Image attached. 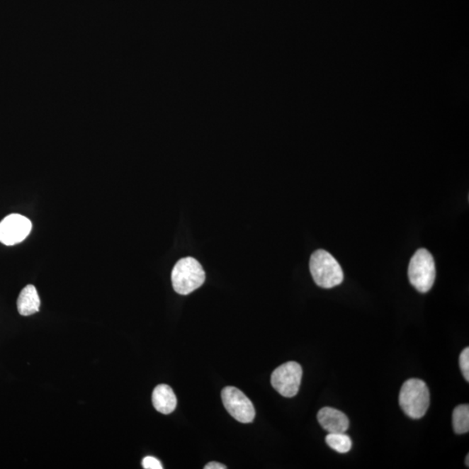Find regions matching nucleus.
I'll list each match as a JSON object with an SVG mask.
<instances>
[{
	"instance_id": "obj_11",
	"label": "nucleus",
	"mask_w": 469,
	"mask_h": 469,
	"mask_svg": "<svg viewBox=\"0 0 469 469\" xmlns=\"http://www.w3.org/2000/svg\"><path fill=\"white\" fill-rule=\"evenodd\" d=\"M453 426L455 432L459 434L469 431V406L461 405L456 407L453 412Z\"/></svg>"
},
{
	"instance_id": "obj_14",
	"label": "nucleus",
	"mask_w": 469,
	"mask_h": 469,
	"mask_svg": "<svg viewBox=\"0 0 469 469\" xmlns=\"http://www.w3.org/2000/svg\"><path fill=\"white\" fill-rule=\"evenodd\" d=\"M142 465L145 469H162L163 466L160 461L155 457L147 456L142 461Z\"/></svg>"
},
{
	"instance_id": "obj_13",
	"label": "nucleus",
	"mask_w": 469,
	"mask_h": 469,
	"mask_svg": "<svg viewBox=\"0 0 469 469\" xmlns=\"http://www.w3.org/2000/svg\"><path fill=\"white\" fill-rule=\"evenodd\" d=\"M460 371L463 372L464 378L467 382L469 380V349H463L460 356Z\"/></svg>"
},
{
	"instance_id": "obj_8",
	"label": "nucleus",
	"mask_w": 469,
	"mask_h": 469,
	"mask_svg": "<svg viewBox=\"0 0 469 469\" xmlns=\"http://www.w3.org/2000/svg\"><path fill=\"white\" fill-rule=\"evenodd\" d=\"M319 424L329 433H345L349 426V422L341 411L325 407L317 414Z\"/></svg>"
},
{
	"instance_id": "obj_12",
	"label": "nucleus",
	"mask_w": 469,
	"mask_h": 469,
	"mask_svg": "<svg viewBox=\"0 0 469 469\" xmlns=\"http://www.w3.org/2000/svg\"><path fill=\"white\" fill-rule=\"evenodd\" d=\"M325 441L329 447L338 453H348L352 448L351 437L345 433H329Z\"/></svg>"
},
{
	"instance_id": "obj_3",
	"label": "nucleus",
	"mask_w": 469,
	"mask_h": 469,
	"mask_svg": "<svg viewBox=\"0 0 469 469\" xmlns=\"http://www.w3.org/2000/svg\"><path fill=\"white\" fill-rule=\"evenodd\" d=\"M205 281V272L193 257L180 259L171 272L173 289L180 295L191 294L201 287Z\"/></svg>"
},
{
	"instance_id": "obj_10",
	"label": "nucleus",
	"mask_w": 469,
	"mask_h": 469,
	"mask_svg": "<svg viewBox=\"0 0 469 469\" xmlns=\"http://www.w3.org/2000/svg\"><path fill=\"white\" fill-rule=\"evenodd\" d=\"M40 299L36 288L29 284L26 286L18 295L17 307L21 316H30L40 311Z\"/></svg>"
},
{
	"instance_id": "obj_4",
	"label": "nucleus",
	"mask_w": 469,
	"mask_h": 469,
	"mask_svg": "<svg viewBox=\"0 0 469 469\" xmlns=\"http://www.w3.org/2000/svg\"><path fill=\"white\" fill-rule=\"evenodd\" d=\"M436 276V264L433 256L426 249H418L409 265L410 283L421 293H426L432 289Z\"/></svg>"
},
{
	"instance_id": "obj_2",
	"label": "nucleus",
	"mask_w": 469,
	"mask_h": 469,
	"mask_svg": "<svg viewBox=\"0 0 469 469\" xmlns=\"http://www.w3.org/2000/svg\"><path fill=\"white\" fill-rule=\"evenodd\" d=\"M310 270L315 283L324 289H332L343 283L344 272L339 263L324 249H318L311 255Z\"/></svg>"
},
{
	"instance_id": "obj_6",
	"label": "nucleus",
	"mask_w": 469,
	"mask_h": 469,
	"mask_svg": "<svg viewBox=\"0 0 469 469\" xmlns=\"http://www.w3.org/2000/svg\"><path fill=\"white\" fill-rule=\"evenodd\" d=\"M222 403L229 414L242 424H251L256 417L253 403L240 390L226 387L222 390Z\"/></svg>"
},
{
	"instance_id": "obj_16",
	"label": "nucleus",
	"mask_w": 469,
	"mask_h": 469,
	"mask_svg": "<svg viewBox=\"0 0 469 469\" xmlns=\"http://www.w3.org/2000/svg\"><path fill=\"white\" fill-rule=\"evenodd\" d=\"M465 463H466L467 467H469V456H468V455L467 456L466 460H465Z\"/></svg>"
},
{
	"instance_id": "obj_9",
	"label": "nucleus",
	"mask_w": 469,
	"mask_h": 469,
	"mask_svg": "<svg viewBox=\"0 0 469 469\" xmlns=\"http://www.w3.org/2000/svg\"><path fill=\"white\" fill-rule=\"evenodd\" d=\"M152 403L157 411L164 414H169L176 409L178 400L170 386L160 384L153 390Z\"/></svg>"
},
{
	"instance_id": "obj_15",
	"label": "nucleus",
	"mask_w": 469,
	"mask_h": 469,
	"mask_svg": "<svg viewBox=\"0 0 469 469\" xmlns=\"http://www.w3.org/2000/svg\"><path fill=\"white\" fill-rule=\"evenodd\" d=\"M227 467L225 465L217 463V461H211V463H208L205 467V469H226Z\"/></svg>"
},
{
	"instance_id": "obj_7",
	"label": "nucleus",
	"mask_w": 469,
	"mask_h": 469,
	"mask_svg": "<svg viewBox=\"0 0 469 469\" xmlns=\"http://www.w3.org/2000/svg\"><path fill=\"white\" fill-rule=\"evenodd\" d=\"M32 222L19 214H11L0 222V242L11 246L24 241L32 230Z\"/></svg>"
},
{
	"instance_id": "obj_5",
	"label": "nucleus",
	"mask_w": 469,
	"mask_h": 469,
	"mask_svg": "<svg viewBox=\"0 0 469 469\" xmlns=\"http://www.w3.org/2000/svg\"><path fill=\"white\" fill-rule=\"evenodd\" d=\"M302 378L301 365L295 361H288L272 373L271 384L283 397L291 398L298 395Z\"/></svg>"
},
{
	"instance_id": "obj_1",
	"label": "nucleus",
	"mask_w": 469,
	"mask_h": 469,
	"mask_svg": "<svg viewBox=\"0 0 469 469\" xmlns=\"http://www.w3.org/2000/svg\"><path fill=\"white\" fill-rule=\"evenodd\" d=\"M399 403L407 417L412 419L424 417L430 405L428 386L420 379L406 380L400 391Z\"/></svg>"
}]
</instances>
